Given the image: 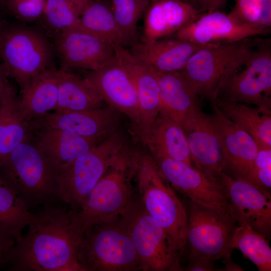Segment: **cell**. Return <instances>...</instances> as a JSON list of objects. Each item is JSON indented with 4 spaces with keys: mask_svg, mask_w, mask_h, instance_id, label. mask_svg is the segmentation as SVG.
<instances>
[{
    "mask_svg": "<svg viewBox=\"0 0 271 271\" xmlns=\"http://www.w3.org/2000/svg\"><path fill=\"white\" fill-rule=\"evenodd\" d=\"M215 261L208 258H200L189 261L184 270L187 271H214L219 270L215 267Z\"/></svg>",
    "mask_w": 271,
    "mask_h": 271,
    "instance_id": "cell-38",
    "label": "cell"
},
{
    "mask_svg": "<svg viewBox=\"0 0 271 271\" xmlns=\"http://www.w3.org/2000/svg\"><path fill=\"white\" fill-rule=\"evenodd\" d=\"M1 22H2V21H1V20H0V24H1Z\"/></svg>",
    "mask_w": 271,
    "mask_h": 271,
    "instance_id": "cell-45",
    "label": "cell"
},
{
    "mask_svg": "<svg viewBox=\"0 0 271 271\" xmlns=\"http://www.w3.org/2000/svg\"><path fill=\"white\" fill-rule=\"evenodd\" d=\"M227 0H196V9L200 14L219 11Z\"/></svg>",
    "mask_w": 271,
    "mask_h": 271,
    "instance_id": "cell-39",
    "label": "cell"
},
{
    "mask_svg": "<svg viewBox=\"0 0 271 271\" xmlns=\"http://www.w3.org/2000/svg\"><path fill=\"white\" fill-rule=\"evenodd\" d=\"M153 158L161 175L172 188L191 200L219 206L229 213V204L219 179L213 178L182 162L167 157Z\"/></svg>",
    "mask_w": 271,
    "mask_h": 271,
    "instance_id": "cell-14",
    "label": "cell"
},
{
    "mask_svg": "<svg viewBox=\"0 0 271 271\" xmlns=\"http://www.w3.org/2000/svg\"><path fill=\"white\" fill-rule=\"evenodd\" d=\"M136 150L126 146L108 167L77 212L74 222L82 234L91 226L116 222L130 207Z\"/></svg>",
    "mask_w": 271,
    "mask_h": 271,
    "instance_id": "cell-2",
    "label": "cell"
},
{
    "mask_svg": "<svg viewBox=\"0 0 271 271\" xmlns=\"http://www.w3.org/2000/svg\"><path fill=\"white\" fill-rule=\"evenodd\" d=\"M254 47L250 38L209 45L194 53L180 71L198 96L212 101L226 81L245 66Z\"/></svg>",
    "mask_w": 271,
    "mask_h": 271,
    "instance_id": "cell-5",
    "label": "cell"
},
{
    "mask_svg": "<svg viewBox=\"0 0 271 271\" xmlns=\"http://www.w3.org/2000/svg\"><path fill=\"white\" fill-rule=\"evenodd\" d=\"M186 245L189 261H215L231 255V238L237 222L225 209L191 200L187 210Z\"/></svg>",
    "mask_w": 271,
    "mask_h": 271,
    "instance_id": "cell-9",
    "label": "cell"
},
{
    "mask_svg": "<svg viewBox=\"0 0 271 271\" xmlns=\"http://www.w3.org/2000/svg\"><path fill=\"white\" fill-rule=\"evenodd\" d=\"M209 45L168 37L133 45L130 53L147 67L161 72L180 71L191 56Z\"/></svg>",
    "mask_w": 271,
    "mask_h": 271,
    "instance_id": "cell-22",
    "label": "cell"
},
{
    "mask_svg": "<svg viewBox=\"0 0 271 271\" xmlns=\"http://www.w3.org/2000/svg\"><path fill=\"white\" fill-rule=\"evenodd\" d=\"M230 247L239 250L257 267L258 271L271 270V248L267 239L249 225L237 223Z\"/></svg>",
    "mask_w": 271,
    "mask_h": 271,
    "instance_id": "cell-32",
    "label": "cell"
},
{
    "mask_svg": "<svg viewBox=\"0 0 271 271\" xmlns=\"http://www.w3.org/2000/svg\"><path fill=\"white\" fill-rule=\"evenodd\" d=\"M126 146L124 136L117 130L85 154L58 169V198L78 210Z\"/></svg>",
    "mask_w": 271,
    "mask_h": 271,
    "instance_id": "cell-6",
    "label": "cell"
},
{
    "mask_svg": "<svg viewBox=\"0 0 271 271\" xmlns=\"http://www.w3.org/2000/svg\"><path fill=\"white\" fill-rule=\"evenodd\" d=\"M134 177L142 205L170 236L183 255L187 248V210L162 176L149 153L136 150Z\"/></svg>",
    "mask_w": 271,
    "mask_h": 271,
    "instance_id": "cell-4",
    "label": "cell"
},
{
    "mask_svg": "<svg viewBox=\"0 0 271 271\" xmlns=\"http://www.w3.org/2000/svg\"><path fill=\"white\" fill-rule=\"evenodd\" d=\"M46 0H7V8L18 19L33 21L43 15Z\"/></svg>",
    "mask_w": 271,
    "mask_h": 271,
    "instance_id": "cell-36",
    "label": "cell"
},
{
    "mask_svg": "<svg viewBox=\"0 0 271 271\" xmlns=\"http://www.w3.org/2000/svg\"><path fill=\"white\" fill-rule=\"evenodd\" d=\"M142 143L153 158L167 157L193 166L182 126L162 110Z\"/></svg>",
    "mask_w": 271,
    "mask_h": 271,
    "instance_id": "cell-24",
    "label": "cell"
},
{
    "mask_svg": "<svg viewBox=\"0 0 271 271\" xmlns=\"http://www.w3.org/2000/svg\"><path fill=\"white\" fill-rule=\"evenodd\" d=\"M105 103L83 78L65 70H59L58 98L56 111H80L104 106Z\"/></svg>",
    "mask_w": 271,
    "mask_h": 271,
    "instance_id": "cell-28",
    "label": "cell"
},
{
    "mask_svg": "<svg viewBox=\"0 0 271 271\" xmlns=\"http://www.w3.org/2000/svg\"><path fill=\"white\" fill-rule=\"evenodd\" d=\"M32 131L36 133L35 140L32 138L37 147L57 170L85 154L104 139L87 138L52 128H32Z\"/></svg>",
    "mask_w": 271,
    "mask_h": 271,
    "instance_id": "cell-23",
    "label": "cell"
},
{
    "mask_svg": "<svg viewBox=\"0 0 271 271\" xmlns=\"http://www.w3.org/2000/svg\"><path fill=\"white\" fill-rule=\"evenodd\" d=\"M56 48L64 69L88 71L107 66L117 59L112 44L80 29H71L57 35Z\"/></svg>",
    "mask_w": 271,
    "mask_h": 271,
    "instance_id": "cell-15",
    "label": "cell"
},
{
    "mask_svg": "<svg viewBox=\"0 0 271 271\" xmlns=\"http://www.w3.org/2000/svg\"><path fill=\"white\" fill-rule=\"evenodd\" d=\"M18 102L13 88L0 103V163L32 132L31 124L20 113Z\"/></svg>",
    "mask_w": 271,
    "mask_h": 271,
    "instance_id": "cell-29",
    "label": "cell"
},
{
    "mask_svg": "<svg viewBox=\"0 0 271 271\" xmlns=\"http://www.w3.org/2000/svg\"><path fill=\"white\" fill-rule=\"evenodd\" d=\"M0 57L9 76L22 93L32 80L52 68V54L46 39L38 31L21 26L0 24Z\"/></svg>",
    "mask_w": 271,
    "mask_h": 271,
    "instance_id": "cell-10",
    "label": "cell"
},
{
    "mask_svg": "<svg viewBox=\"0 0 271 271\" xmlns=\"http://www.w3.org/2000/svg\"><path fill=\"white\" fill-rule=\"evenodd\" d=\"M270 46L269 39L254 40L255 49L245 64V69L239 73H235L226 81L218 94H222V97L218 98L252 104L270 111Z\"/></svg>",
    "mask_w": 271,
    "mask_h": 271,
    "instance_id": "cell-11",
    "label": "cell"
},
{
    "mask_svg": "<svg viewBox=\"0 0 271 271\" xmlns=\"http://www.w3.org/2000/svg\"><path fill=\"white\" fill-rule=\"evenodd\" d=\"M80 15L68 0H46L42 18L46 26L58 34L67 30L80 29Z\"/></svg>",
    "mask_w": 271,
    "mask_h": 271,
    "instance_id": "cell-33",
    "label": "cell"
},
{
    "mask_svg": "<svg viewBox=\"0 0 271 271\" xmlns=\"http://www.w3.org/2000/svg\"><path fill=\"white\" fill-rule=\"evenodd\" d=\"M145 14L143 42L170 37L201 15L191 5L178 0L151 1Z\"/></svg>",
    "mask_w": 271,
    "mask_h": 271,
    "instance_id": "cell-21",
    "label": "cell"
},
{
    "mask_svg": "<svg viewBox=\"0 0 271 271\" xmlns=\"http://www.w3.org/2000/svg\"><path fill=\"white\" fill-rule=\"evenodd\" d=\"M7 0H0V8H5Z\"/></svg>",
    "mask_w": 271,
    "mask_h": 271,
    "instance_id": "cell-44",
    "label": "cell"
},
{
    "mask_svg": "<svg viewBox=\"0 0 271 271\" xmlns=\"http://www.w3.org/2000/svg\"><path fill=\"white\" fill-rule=\"evenodd\" d=\"M229 213L237 223L246 224L266 239L271 234V198L245 181L221 172L218 176Z\"/></svg>",
    "mask_w": 271,
    "mask_h": 271,
    "instance_id": "cell-13",
    "label": "cell"
},
{
    "mask_svg": "<svg viewBox=\"0 0 271 271\" xmlns=\"http://www.w3.org/2000/svg\"><path fill=\"white\" fill-rule=\"evenodd\" d=\"M116 56L134 84L140 111V127L137 138L142 143L161 110L159 88L153 72L124 47L113 44Z\"/></svg>",
    "mask_w": 271,
    "mask_h": 271,
    "instance_id": "cell-20",
    "label": "cell"
},
{
    "mask_svg": "<svg viewBox=\"0 0 271 271\" xmlns=\"http://www.w3.org/2000/svg\"><path fill=\"white\" fill-rule=\"evenodd\" d=\"M0 179L28 207L51 205L58 198L57 170L32 134L0 163Z\"/></svg>",
    "mask_w": 271,
    "mask_h": 271,
    "instance_id": "cell-3",
    "label": "cell"
},
{
    "mask_svg": "<svg viewBox=\"0 0 271 271\" xmlns=\"http://www.w3.org/2000/svg\"><path fill=\"white\" fill-rule=\"evenodd\" d=\"M194 167L214 179L222 172L223 158L213 115L193 108L182 124Z\"/></svg>",
    "mask_w": 271,
    "mask_h": 271,
    "instance_id": "cell-16",
    "label": "cell"
},
{
    "mask_svg": "<svg viewBox=\"0 0 271 271\" xmlns=\"http://www.w3.org/2000/svg\"><path fill=\"white\" fill-rule=\"evenodd\" d=\"M76 9L79 15H81L83 10L88 3L90 0H68Z\"/></svg>",
    "mask_w": 271,
    "mask_h": 271,
    "instance_id": "cell-42",
    "label": "cell"
},
{
    "mask_svg": "<svg viewBox=\"0 0 271 271\" xmlns=\"http://www.w3.org/2000/svg\"><path fill=\"white\" fill-rule=\"evenodd\" d=\"M80 29L122 47L131 42L118 26L111 6L102 0H90L80 15Z\"/></svg>",
    "mask_w": 271,
    "mask_h": 271,
    "instance_id": "cell-30",
    "label": "cell"
},
{
    "mask_svg": "<svg viewBox=\"0 0 271 271\" xmlns=\"http://www.w3.org/2000/svg\"><path fill=\"white\" fill-rule=\"evenodd\" d=\"M16 243L11 234L0 228V267L6 264L9 253Z\"/></svg>",
    "mask_w": 271,
    "mask_h": 271,
    "instance_id": "cell-37",
    "label": "cell"
},
{
    "mask_svg": "<svg viewBox=\"0 0 271 271\" xmlns=\"http://www.w3.org/2000/svg\"><path fill=\"white\" fill-rule=\"evenodd\" d=\"M213 114L223 158L222 172L249 182L258 147L253 138L228 118L216 104Z\"/></svg>",
    "mask_w": 271,
    "mask_h": 271,
    "instance_id": "cell-17",
    "label": "cell"
},
{
    "mask_svg": "<svg viewBox=\"0 0 271 271\" xmlns=\"http://www.w3.org/2000/svg\"><path fill=\"white\" fill-rule=\"evenodd\" d=\"M118 220L126 230L146 270H184L182 255L175 243L140 201H133Z\"/></svg>",
    "mask_w": 271,
    "mask_h": 271,
    "instance_id": "cell-8",
    "label": "cell"
},
{
    "mask_svg": "<svg viewBox=\"0 0 271 271\" xmlns=\"http://www.w3.org/2000/svg\"><path fill=\"white\" fill-rule=\"evenodd\" d=\"M151 0H111L115 20L125 37L131 42L136 35L137 25Z\"/></svg>",
    "mask_w": 271,
    "mask_h": 271,
    "instance_id": "cell-34",
    "label": "cell"
},
{
    "mask_svg": "<svg viewBox=\"0 0 271 271\" xmlns=\"http://www.w3.org/2000/svg\"><path fill=\"white\" fill-rule=\"evenodd\" d=\"M9 74L2 63H0V103L2 99L13 89L8 78Z\"/></svg>",
    "mask_w": 271,
    "mask_h": 271,
    "instance_id": "cell-40",
    "label": "cell"
},
{
    "mask_svg": "<svg viewBox=\"0 0 271 271\" xmlns=\"http://www.w3.org/2000/svg\"><path fill=\"white\" fill-rule=\"evenodd\" d=\"M78 261L84 271L146 270L118 220L94 225L84 232Z\"/></svg>",
    "mask_w": 271,
    "mask_h": 271,
    "instance_id": "cell-7",
    "label": "cell"
},
{
    "mask_svg": "<svg viewBox=\"0 0 271 271\" xmlns=\"http://www.w3.org/2000/svg\"><path fill=\"white\" fill-rule=\"evenodd\" d=\"M151 1H153V0H151ZM178 1H182L186 3H188L191 5L196 9V0H178Z\"/></svg>",
    "mask_w": 271,
    "mask_h": 271,
    "instance_id": "cell-43",
    "label": "cell"
},
{
    "mask_svg": "<svg viewBox=\"0 0 271 271\" xmlns=\"http://www.w3.org/2000/svg\"><path fill=\"white\" fill-rule=\"evenodd\" d=\"M228 15L244 24L270 28L271 0H235Z\"/></svg>",
    "mask_w": 271,
    "mask_h": 271,
    "instance_id": "cell-35",
    "label": "cell"
},
{
    "mask_svg": "<svg viewBox=\"0 0 271 271\" xmlns=\"http://www.w3.org/2000/svg\"><path fill=\"white\" fill-rule=\"evenodd\" d=\"M213 103L242 129L249 133L258 147L271 148V112L240 102L216 97Z\"/></svg>",
    "mask_w": 271,
    "mask_h": 271,
    "instance_id": "cell-27",
    "label": "cell"
},
{
    "mask_svg": "<svg viewBox=\"0 0 271 271\" xmlns=\"http://www.w3.org/2000/svg\"><path fill=\"white\" fill-rule=\"evenodd\" d=\"M149 68L158 81L161 110L182 126L191 110L198 106V95L180 71L161 72Z\"/></svg>",
    "mask_w": 271,
    "mask_h": 271,
    "instance_id": "cell-25",
    "label": "cell"
},
{
    "mask_svg": "<svg viewBox=\"0 0 271 271\" xmlns=\"http://www.w3.org/2000/svg\"><path fill=\"white\" fill-rule=\"evenodd\" d=\"M84 78L107 106L127 118L137 137L140 127L138 94L131 77L118 58L107 66L88 71Z\"/></svg>",
    "mask_w": 271,
    "mask_h": 271,
    "instance_id": "cell-12",
    "label": "cell"
},
{
    "mask_svg": "<svg viewBox=\"0 0 271 271\" xmlns=\"http://www.w3.org/2000/svg\"><path fill=\"white\" fill-rule=\"evenodd\" d=\"M74 211L44 206L16 243L6 264L14 271H84L78 261L83 238Z\"/></svg>",
    "mask_w": 271,
    "mask_h": 271,
    "instance_id": "cell-1",
    "label": "cell"
},
{
    "mask_svg": "<svg viewBox=\"0 0 271 271\" xmlns=\"http://www.w3.org/2000/svg\"><path fill=\"white\" fill-rule=\"evenodd\" d=\"M121 114L107 106L80 111L48 112L30 122L32 128H52L93 138H105L117 130Z\"/></svg>",
    "mask_w": 271,
    "mask_h": 271,
    "instance_id": "cell-19",
    "label": "cell"
},
{
    "mask_svg": "<svg viewBox=\"0 0 271 271\" xmlns=\"http://www.w3.org/2000/svg\"><path fill=\"white\" fill-rule=\"evenodd\" d=\"M224 267L222 270L225 271H242L244 270L238 264L234 262L230 256L223 258Z\"/></svg>",
    "mask_w": 271,
    "mask_h": 271,
    "instance_id": "cell-41",
    "label": "cell"
},
{
    "mask_svg": "<svg viewBox=\"0 0 271 271\" xmlns=\"http://www.w3.org/2000/svg\"><path fill=\"white\" fill-rule=\"evenodd\" d=\"M270 32V28L238 22L228 14L215 11L205 13L170 37L202 45L234 42Z\"/></svg>",
    "mask_w": 271,
    "mask_h": 271,
    "instance_id": "cell-18",
    "label": "cell"
},
{
    "mask_svg": "<svg viewBox=\"0 0 271 271\" xmlns=\"http://www.w3.org/2000/svg\"><path fill=\"white\" fill-rule=\"evenodd\" d=\"M36 216L0 179V228L11 234L17 242L21 239L24 228L33 221Z\"/></svg>",
    "mask_w": 271,
    "mask_h": 271,
    "instance_id": "cell-31",
    "label": "cell"
},
{
    "mask_svg": "<svg viewBox=\"0 0 271 271\" xmlns=\"http://www.w3.org/2000/svg\"><path fill=\"white\" fill-rule=\"evenodd\" d=\"M59 70L49 68L30 82L21 93L19 108L22 117L27 121L36 119L51 110L57 103Z\"/></svg>",
    "mask_w": 271,
    "mask_h": 271,
    "instance_id": "cell-26",
    "label": "cell"
}]
</instances>
